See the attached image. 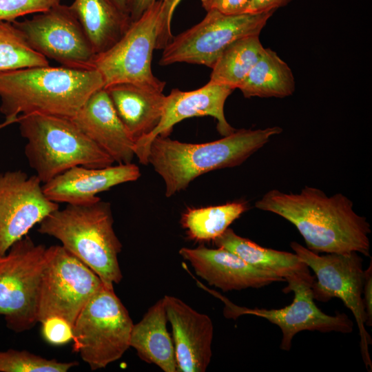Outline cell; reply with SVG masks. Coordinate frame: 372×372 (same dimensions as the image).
Segmentation results:
<instances>
[{
    "instance_id": "obj_1",
    "label": "cell",
    "mask_w": 372,
    "mask_h": 372,
    "mask_svg": "<svg viewBox=\"0 0 372 372\" xmlns=\"http://www.w3.org/2000/svg\"><path fill=\"white\" fill-rule=\"evenodd\" d=\"M258 209L277 214L292 223L316 252H358L370 256V225L353 209L342 194L328 196L320 189L305 186L299 193L271 189L256 203Z\"/></svg>"
},
{
    "instance_id": "obj_2",
    "label": "cell",
    "mask_w": 372,
    "mask_h": 372,
    "mask_svg": "<svg viewBox=\"0 0 372 372\" xmlns=\"http://www.w3.org/2000/svg\"><path fill=\"white\" fill-rule=\"evenodd\" d=\"M94 68L34 66L0 72V112L6 119L32 113L72 118L103 88Z\"/></svg>"
},
{
    "instance_id": "obj_3",
    "label": "cell",
    "mask_w": 372,
    "mask_h": 372,
    "mask_svg": "<svg viewBox=\"0 0 372 372\" xmlns=\"http://www.w3.org/2000/svg\"><path fill=\"white\" fill-rule=\"evenodd\" d=\"M282 132L278 126L241 129L217 141L197 144L157 136L150 144L148 163L163 178L165 196L171 197L200 175L241 165Z\"/></svg>"
},
{
    "instance_id": "obj_4",
    "label": "cell",
    "mask_w": 372,
    "mask_h": 372,
    "mask_svg": "<svg viewBox=\"0 0 372 372\" xmlns=\"http://www.w3.org/2000/svg\"><path fill=\"white\" fill-rule=\"evenodd\" d=\"M113 224L110 203L100 198L87 204H67L63 209H56L39 223L38 231L59 240L104 285L114 287L123 276L118 260L122 245Z\"/></svg>"
},
{
    "instance_id": "obj_5",
    "label": "cell",
    "mask_w": 372,
    "mask_h": 372,
    "mask_svg": "<svg viewBox=\"0 0 372 372\" xmlns=\"http://www.w3.org/2000/svg\"><path fill=\"white\" fill-rule=\"evenodd\" d=\"M25 155L42 183L74 166L101 168L115 163L68 118L32 113L19 116Z\"/></svg>"
},
{
    "instance_id": "obj_6",
    "label": "cell",
    "mask_w": 372,
    "mask_h": 372,
    "mask_svg": "<svg viewBox=\"0 0 372 372\" xmlns=\"http://www.w3.org/2000/svg\"><path fill=\"white\" fill-rule=\"evenodd\" d=\"M133 325L114 287L103 285L74 323L72 350L92 370L105 368L120 359L130 347Z\"/></svg>"
},
{
    "instance_id": "obj_7",
    "label": "cell",
    "mask_w": 372,
    "mask_h": 372,
    "mask_svg": "<svg viewBox=\"0 0 372 372\" xmlns=\"http://www.w3.org/2000/svg\"><path fill=\"white\" fill-rule=\"evenodd\" d=\"M49 247L36 245L27 235L0 256V315L14 332L37 323L42 276Z\"/></svg>"
},
{
    "instance_id": "obj_8",
    "label": "cell",
    "mask_w": 372,
    "mask_h": 372,
    "mask_svg": "<svg viewBox=\"0 0 372 372\" xmlns=\"http://www.w3.org/2000/svg\"><path fill=\"white\" fill-rule=\"evenodd\" d=\"M291 247L316 275V280L311 286L314 300L327 302L333 298H340L353 313L358 327L362 360L366 369L371 371L369 348L372 340L365 327L362 257L355 251L318 255L295 241L291 242Z\"/></svg>"
},
{
    "instance_id": "obj_9",
    "label": "cell",
    "mask_w": 372,
    "mask_h": 372,
    "mask_svg": "<svg viewBox=\"0 0 372 372\" xmlns=\"http://www.w3.org/2000/svg\"><path fill=\"white\" fill-rule=\"evenodd\" d=\"M274 11L227 15L211 10L202 21L176 37L163 48L161 65L176 63L212 68L222 52L236 40L260 35Z\"/></svg>"
},
{
    "instance_id": "obj_10",
    "label": "cell",
    "mask_w": 372,
    "mask_h": 372,
    "mask_svg": "<svg viewBox=\"0 0 372 372\" xmlns=\"http://www.w3.org/2000/svg\"><path fill=\"white\" fill-rule=\"evenodd\" d=\"M161 6V0H157L138 19L132 21L113 46L95 56L92 68L101 74L104 87L131 83L163 92L165 82L155 76L152 70Z\"/></svg>"
},
{
    "instance_id": "obj_11",
    "label": "cell",
    "mask_w": 372,
    "mask_h": 372,
    "mask_svg": "<svg viewBox=\"0 0 372 372\" xmlns=\"http://www.w3.org/2000/svg\"><path fill=\"white\" fill-rule=\"evenodd\" d=\"M104 284L62 245L49 247L41 285L37 322L59 316L73 327L79 313Z\"/></svg>"
},
{
    "instance_id": "obj_12",
    "label": "cell",
    "mask_w": 372,
    "mask_h": 372,
    "mask_svg": "<svg viewBox=\"0 0 372 372\" xmlns=\"http://www.w3.org/2000/svg\"><path fill=\"white\" fill-rule=\"evenodd\" d=\"M29 45L64 67L92 68L96 56L69 6L58 4L30 19L11 21Z\"/></svg>"
},
{
    "instance_id": "obj_13",
    "label": "cell",
    "mask_w": 372,
    "mask_h": 372,
    "mask_svg": "<svg viewBox=\"0 0 372 372\" xmlns=\"http://www.w3.org/2000/svg\"><path fill=\"white\" fill-rule=\"evenodd\" d=\"M313 282L304 279L287 282L283 291L285 293L293 291L294 298L290 304L283 308L248 309L228 304L225 316L235 318L242 314H251L277 325L282 334L280 347L285 351L290 350L294 336L300 331L352 332L353 322L347 314L328 315L316 306L311 289Z\"/></svg>"
},
{
    "instance_id": "obj_14",
    "label": "cell",
    "mask_w": 372,
    "mask_h": 372,
    "mask_svg": "<svg viewBox=\"0 0 372 372\" xmlns=\"http://www.w3.org/2000/svg\"><path fill=\"white\" fill-rule=\"evenodd\" d=\"M41 183L21 170L0 172V256L59 208L45 196Z\"/></svg>"
},
{
    "instance_id": "obj_15",
    "label": "cell",
    "mask_w": 372,
    "mask_h": 372,
    "mask_svg": "<svg viewBox=\"0 0 372 372\" xmlns=\"http://www.w3.org/2000/svg\"><path fill=\"white\" fill-rule=\"evenodd\" d=\"M231 87L208 82L192 91L173 89L166 96L161 119L147 136L135 141L134 154L143 165H148L150 144L157 136H168L173 127L184 119L210 116L217 121V130L223 136L236 130L227 122L224 113L225 103L232 93Z\"/></svg>"
},
{
    "instance_id": "obj_16",
    "label": "cell",
    "mask_w": 372,
    "mask_h": 372,
    "mask_svg": "<svg viewBox=\"0 0 372 372\" xmlns=\"http://www.w3.org/2000/svg\"><path fill=\"white\" fill-rule=\"evenodd\" d=\"M163 300L172 326L177 371H205L212 355L211 318L176 297L165 295Z\"/></svg>"
},
{
    "instance_id": "obj_17",
    "label": "cell",
    "mask_w": 372,
    "mask_h": 372,
    "mask_svg": "<svg viewBox=\"0 0 372 372\" xmlns=\"http://www.w3.org/2000/svg\"><path fill=\"white\" fill-rule=\"evenodd\" d=\"M180 255L188 261L196 273L211 286L223 291L260 288L284 279L267 271L258 269L231 251L204 245L183 247Z\"/></svg>"
},
{
    "instance_id": "obj_18",
    "label": "cell",
    "mask_w": 372,
    "mask_h": 372,
    "mask_svg": "<svg viewBox=\"0 0 372 372\" xmlns=\"http://www.w3.org/2000/svg\"><path fill=\"white\" fill-rule=\"evenodd\" d=\"M133 163L112 165L101 168L74 166L43 183L45 196L55 203L83 205L100 199L96 195L141 176Z\"/></svg>"
},
{
    "instance_id": "obj_19",
    "label": "cell",
    "mask_w": 372,
    "mask_h": 372,
    "mask_svg": "<svg viewBox=\"0 0 372 372\" xmlns=\"http://www.w3.org/2000/svg\"><path fill=\"white\" fill-rule=\"evenodd\" d=\"M70 119L115 163H132L135 141L117 115L104 87L94 92Z\"/></svg>"
},
{
    "instance_id": "obj_20",
    "label": "cell",
    "mask_w": 372,
    "mask_h": 372,
    "mask_svg": "<svg viewBox=\"0 0 372 372\" xmlns=\"http://www.w3.org/2000/svg\"><path fill=\"white\" fill-rule=\"evenodd\" d=\"M104 88L135 141L147 136L157 127L166 98L162 91L131 83L112 84Z\"/></svg>"
},
{
    "instance_id": "obj_21",
    "label": "cell",
    "mask_w": 372,
    "mask_h": 372,
    "mask_svg": "<svg viewBox=\"0 0 372 372\" xmlns=\"http://www.w3.org/2000/svg\"><path fill=\"white\" fill-rule=\"evenodd\" d=\"M213 241L217 247L231 251L249 265L271 272L287 282L295 279L315 280L309 268L295 253L261 247L230 228Z\"/></svg>"
},
{
    "instance_id": "obj_22",
    "label": "cell",
    "mask_w": 372,
    "mask_h": 372,
    "mask_svg": "<svg viewBox=\"0 0 372 372\" xmlns=\"http://www.w3.org/2000/svg\"><path fill=\"white\" fill-rule=\"evenodd\" d=\"M167 321L162 298L134 324L130 347L134 348L143 361L156 365L165 372H177L175 349L167 329Z\"/></svg>"
},
{
    "instance_id": "obj_23",
    "label": "cell",
    "mask_w": 372,
    "mask_h": 372,
    "mask_svg": "<svg viewBox=\"0 0 372 372\" xmlns=\"http://www.w3.org/2000/svg\"><path fill=\"white\" fill-rule=\"evenodd\" d=\"M69 6L96 55L113 46L132 23L130 16L110 0H74Z\"/></svg>"
},
{
    "instance_id": "obj_24",
    "label": "cell",
    "mask_w": 372,
    "mask_h": 372,
    "mask_svg": "<svg viewBox=\"0 0 372 372\" xmlns=\"http://www.w3.org/2000/svg\"><path fill=\"white\" fill-rule=\"evenodd\" d=\"M296 83L292 70L278 54L265 48L239 89L245 98H285L292 95Z\"/></svg>"
},
{
    "instance_id": "obj_25",
    "label": "cell",
    "mask_w": 372,
    "mask_h": 372,
    "mask_svg": "<svg viewBox=\"0 0 372 372\" xmlns=\"http://www.w3.org/2000/svg\"><path fill=\"white\" fill-rule=\"evenodd\" d=\"M264 50L259 35L236 40L222 52L214 64L209 82L233 90L238 88Z\"/></svg>"
},
{
    "instance_id": "obj_26",
    "label": "cell",
    "mask_w": 372,
    "mask_h": 372,
    "mask_svg": "<svg viewBox=\"0 0 372 372\" xmlns=\"http://www.w3.org/2000/svg\"><path fill=\"white\" fill-rule=\"evenodd\" d=\"M247 209V204L243 202L188 208L182 215L181 224L190 238L196 241L214 240Z\"/></svg>"
},
{
    "instance_id": "obj_27",
    "label": "cell",
    "mask_w": 372,
    "mask_h": 372,
    "mask_svg": "<svg viewBox=\"0 0 372 372\" xmlns=\"http://www.w3.org/2000/svg\"><path fill=\"white\" fill-rule=\"evenodd\" d=\"M48 65V59L29 45L11 21H0V72Z\"/></svg>"
},
{
    "instance_id": "obj_28",
    "label": "cell",
    "mask_w": 372,
    "mask_h": 372,
    "mask_svg": "<svg viewBox=\"0 0 372 372\" xmlns=\"http://www.w3.org/2000/svg\"><path fill=\"white\" fill-rule=\"evenodd\" d=\"M78 364L48 360L27 351H0V372H66Z\"/></svg>"
},
{
    "instance_id": "obj_29",
    "label": "cell",
    "mask_w": 372,
    "mask_h": 372,
    "mask_svg": "<svg viewBox=\"0 0 372 372\" xmlns=\"http://www.w3.org/2000/svg\"><path fill=\"white\" fill-rule=\"evenodd\" d=\"M61 0H0V21H12L18 17L47 11Z\"/></svg>"
},
{
    "instance_id": "obj_30",
    "label": "cell",
    "mask_w": 372,
    "mask_h": 372,
    "mask_svg": "<svg viewBox=\"0 0 372 372\" xmlns=\"http://www.w3.org/2000/svg\"><path fill=\"white\" fill-rule=\"evenodd\" d=\"M41 323V333L47 342L53 345H62L72 340V326L64 318L56 316H50Z\"/></svg>"
},
{
    "instance_id": "obj_31",
    "label": "cell",
    "mask_w": 372,
    "mask_h": 372,
    "mask_svg": "<svg viewBox=\"0 0 372 372\" xmlns=\"http://www.w3.org/2000/svg\"><path fill=\"white\" fill-rule=\"evenodd\" d=\"M181 0H161V12L158 25L156 50H161L172 41L171 22L175 9Z\"/></svg>"
},
{
    "instance_id": "obj_32",
    "label": "cell",
    "mask_w": 372,
    "mask_h": 372,
    "mask_svg": "<svg viewBox=\"0 0 372 372\" xmlns=\"http://www.w3.org/2000/svg\"><path fill=\"white\" fill-rule=\"evenodd\" d=\"M207 11L215 10L227 15H237L247 12L249 0H200Z\"/></svg>"
},
{
    "instance_id": "obj_33",
    "label": "cell",
    "mask_w": 372,
    "mask_h": 372,
    "mask_svg": "<svg viewBox=\"0 0 372 372\" xmlns=\"http://www.w3.org/2000/svg\"><path fill=\"white\" fill-rule=\"evenodd\" d=\"M362 301L366 316V326L372 325V262L364 271Z\"/></svg>"
},
{
    "instance_id": "obj_34",
    "label": "cell",
    "mask_w": 372,
    "mask_h": 372,
    "mask_svg": "<svg viewBox=\"0 0 372 372\" xmlns=\"http://www.w3.org/2000/svg\"><path fill=\"white\" fill-rule=\"evenodd\" d=\"M291 0H249L247 12L258 14L282 8L288 5Z\"/></svg>"
},
{
    "instance_id": "obj_35",
    "label": "cell",
    "mask_w": 372,
    "mask_h": 372,
    "mask_svg": "<svg viewBox=\"0 0 372 372\" xmlns=\"http://www.w3.org/2000/svg\"><path fill=\"white\" fill-rule=\"evenodd\" d=\"M157 0H129L128 13L132 21L138 19L141 15Z\"/></svg>"
},
{
    "instance_id": "obj_36",
    "label": "cell",
    "mask_w": 372,
    "mask_h": 372,
    "mask_svg": "<svg viewBox=\"0 0 372 372\" xmlns=\"http://www.w3.org/2000/svg\"><path fill=\"white\" fill-rule=\"evenodd\" d=\"M113 4H114L119 10L123 12L128 13V2L129 0H110ZM130 16V15H129Z\"/></svg>"
},
{
    "instance_id": "obj_37",
    "label": "cell",
    "mask_w": 372,
    "mask_h": 372,
    "mask_svg": "<svg viewBox=\"0 0 372 372\" xmlns=\"http://www.w3.org/2000/svg\"><path fill=\"white\" fill-rule=\"evenodd\" d=\"M19 120L18 118L16 119H5V121L3 123H0V130L13 123H17Z\"/></svg>"
}]
</instances>
